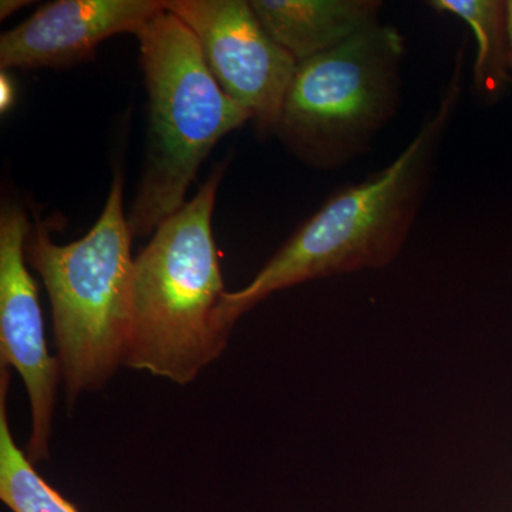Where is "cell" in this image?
<instances>
[{"label": "cell", "mask_w": 512, "mask_h": 512, "mask_svg": "<svg viewBox=\"0 0 512 512\" xmlns=\"http://www.w3.org/2000/svg\"><path fill=\"white\" fill-rule=\"evenodd\" d=\"M116 175L103 212L77 241L59 245L40 221L26 242L28 264L42 278L50 306L64 393L73 407L124 366L130 332L134 259Z\"/></svg>", "instance_id": "obj_3"}, {"label": "cell", "mask_w": 512, "mask_h": 512, "mask_svg": "<svg viewBox=\"0 0 512 512\" xmlns=\"http://www.w3.org/2000/svg\"><path fill=\"white\" fill-rule=\"evenodd\" d=\"M32 232L25 211L5 204L0 212V365L18 370L30 406L26 454L35 466L50 457V440L62 380L60 363L47 349L35 281L29 274L26 242Z\"/></svg>", "instance_id": "obj_7"}, {"label": "cell", "mask_w": 512, "mask_h": 512, "mask_svg": "<svg viewBox=\"0 0 512 512\" xmlns=\"http://www.w3.org/2000/svg\"><path fill=\"white\" fill-rule=\"evenodd\" d=\"M26 0H2L0 2V19L9 18L13 13L18 12L23 6L29 5Z\"/></svg>", "instance_id": "obj_12"}, {"label": "cell", "mask_w": 512, "mask_h": 512, "mask_svg": "<svg viewBox=\"0 0 512 512\" xmlns=\"http://www.w3.org/2000/svg\"><path fill=\"white\" fill-rule=\"evenodd\" d=\"M437 12L450 13L470 26L477 40L474 87L485 97L498 96L510 77L507 2L501 0H433Z\"/></svg>", "instance_id": "obj_11"}, {"label": "cell", "mask_w": 512, "mask_h": 512, "mask_svg": "<svg viewBox=\"0 0 512 512\" xmlns=\"http://www.w3.org/2000/svg\"><path fill=\"white\" fill-rule=\"evenodd\" d=\"M191 30L212 76L262 131H276L298 62L244 0H165Z\"/></svg>", "instance_id": "obj_6"}, {"label": "cell", "mask_w": 512, "mask_h": 512, "mask_svg": "<svg viewBox=\"0 0 512 512\" xmlns=\"http://www.w3.org/2000/svg\"><path fill=\"white\" fill-rule=\"evenodd\" d=\"M165 0H57L0 37V67H62L86 59L110 37L137 35Z\"/></svg>", "instance_id": "obj_8"}, {"label": "cell", "mask_w": 512, "mask_h": 512, "mask_svg": "<svg viewBox=\"0 0 512 512\" xmlns=\"http://www.w3.org/2000/svg\"><path fill=\"white\" fill-rule=\"evenodd\" d=\"M10 367L0 365V500L12 512H80L20 450L8 416Z\"/></svg>", "instance_id": "obj_10"}, {"label": "cell", "mask_w": 512, "mask_h": 512, "mask_svg": "<svg viewBox=\"0 0 512 512\" xmlns=\"http://www.w3.org/2000/svg\"><path fill=\"white\" fill-rule=\"evenodd\" d=\"M224 164L154 231L134 259L124 366L190 384L227 349L225 288L212 232Z\"/></svg>", "instance_id": "obj_2"}, {"label": "cell", "mask_w": 512, "mask_h": 512, "mask_svg": "<svg viewBox=\"0 0 512 512\" xmlns=\"http://www.w3.org/2000/svg\"><path fill=\"white\" fill-rule=\"evenodd\" d=\"M269 36L301 63L379 25L377 0H252Z\"/></svg>", "instance_id": "obj_9"}, {"label": "cell", "mask_w": 512, "mask_h": 512, "mask_svg": "<svg viewBox=\"0 0 512 512\" xmlns=\"http://www.w3.org/2000/svg\"><path fill=\"white\" fill-rule=\"evenodd\" d=\"M507 36H508V55H510V67L512 70V0L507 2Z\"/></svg>", "instance_id": "obj_14"}, {"label": "cell", "mask_w": 512, "mask_h": 512, "mask_svg": "<svg viewBox=\"0 0 512 512\" xmlns=\"http://www.w3.org/2000/svg\"><path fill=\"white\" fill-rule=\"evenodd\" d=\"M136 36L148 93V138L127 221L133 237H141L183 207L212 148L252 117L222 90L191 30L167 8Z\"/></svg>", "instance_id": "obj_4"}, {"label": "cell", "mask_w": 512, "mask_h": 512, "mask_svg": "<svg viewBox=\"0 0 512 512\" xmlns=\"http://www.w3.org/2000/svg\"><path fill=\"white\" fill-rule=\"evenodd\" d=\"M2 110H8L10 106V101L13 100V94L12 92V84L9 83L8 77L3 74L2 76Z\"/></svg>", "instance_id": "obj_13"}, {"label": "cell", "mask_w": 512, "mask_h": 512, "mask_svg": "<svg viewBox=\"0 0 512 512\" xmlns=\"http://www.w3.org/2000/svg\"><path fill=\"white\" fill-rule=\"evenodd\" d=\"M404 52L402 33L379 23L299 63L276 133L313 167L360 156L399 106Z\"/></svg>", "instance_id": "obj_5"}, {"label": "cell", "mask_w": 512, "mask_h": 512, "mask_svg": "<svg viewBox=\"0 0 512 512\" xmlns=\"http://www.w3.org/2000/svg\"><path fill=\"white\" fill-rule=\"evenodd\" d=\"M460 50L439 106L389 167L336 191L245 288L225 292L221 315L232 330L258 303L292 286L389 265L402 251L421 207L446 128L463 90Z\"/></svg>", "instance_id": "obj_1"}]
</instances>
